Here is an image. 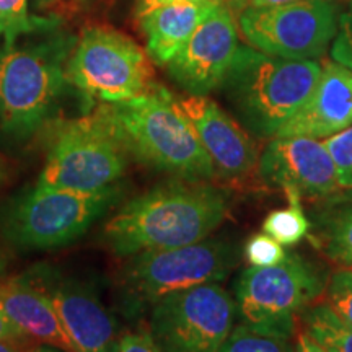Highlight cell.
<instances>
[{
  "label": "cell",
  "mask_w": 352,
  "mask_h": 352,
  "mask_svg": "<svg viewBox=\"0 0 352 352\" xmlns=\"http://www.w3.org/2000/svg\"><path fill=\"white\" fill-rule=\"evenodd\" d=\"M228 209V192L212 182L175 178L127 201L104 223L101 240L121 258L191 245L219 228Z\"/></svg>",
  "instance_id": "obj_1"
},
{
  "label": "cell",
  "mask_w": 352,
  "mask_h": 352,
  "mask_svg": "<svg viewBox=\"0 0 352 352\" xmlns=\"http://www.w3.org/2000/svg\"><path fill=\"white\" fill-rule=\"evenodd\" d=\"M127 155L179 179L212 182L214 166L179 101L153 85L138 98L101 107Z\"/></svg>",
  "instance_id": "obj_2"
},
{
  "label": "cell",
  "mask_w": 352,
  "mask_h": 352,
  "mask_svg": "<svg viewBox=\"0 0 352 352\" xmlns=\"http://www.w3.org/2000/svg\"><path fill=\"white\" fill-rule=\"evenodd\" d=\"M316 60H290L240 46L220 83L240 124L258 139L276 138L318 82Z\"/></svg>",
  "instance_id": "obj_3"
},
{
  "label": "cell",
  "mask_w": 352,
  "mask_h": 352,
  "mask_svg": "<svg viewBox=\"0 0 352 352\" xmlns=\"http://www.w3.org/2000/svg\"><path fill=\"white\" fill-rule=\"evenodd\" d=\"M121 196L118 184L85 192L38 183L10 202L2 217L3 233L21 248L69 245L113 209Z\"/></svg>",
  "instance_id": "obj_4"
},
{
  "label": "cell",
  "mask_w": 352,
  "mask_h": 352,
  "mask_svg": "<svg viewBox=\"0 0 352 352\" xmlns=\"http://www.w3.org/2000/svg\"><path fill=\"white\" fill-rule=\"evenodd\" d=\"M127 152L103 108L94 114L59 122L47 142L38 183L94 192L114 186L126 173Z\"/></svg>",
  "instance_id": "obj_5"
},
{
  "label": "cell",
  "mask_w": 352,
  "mask_h": 352,
  "mask_svg": "<svg viewBox=\"0 0 352 352\" xmlns=\"http://www.w3.org/2000/svg\"><path fill=\"white\" fill-rule=\"evenodd\" d=\"M327 272L297 253L274 266H250L235 289L236 316L254 331L289 340L296 318L327 289Z\"/></svg>",
  "instance_id": "obj_6"
},
{
  "label": "cell",
  "mask_w": 352,
  "mask_h": 352,
  "mask_svg": "<svg viewBox=\"0 0 352 352\" xmlns=\"http://www.w3.org/2000/svg\"><path fill=\"white\" fill-rule=\"evenodd\" d=\"M129 258L121 272L127 305H153L170 294L222 283L239 263V246L230 240L208 236L191 245L153 250Z\"/></svg>",
  "instance_id": "obj_7"
},
{
  "label": "cell",
  "mask_w": 352,
  "mask_h": 352,
  "mask_svg": "<svg viewBox=\"0 0 352 352\" xmlns=\"http://www.w3.org/2000/svg\"><path fill=\"white\" fill-rule=\"evenodd\" d=\"M65 78L83 94L107 103L138 98L155 85L147 52L131 38L108 28L83 33Z\"/></svg>",
  "instance_id": "obj_8"
},
{
  "label": "cell",
  "mask_w": 352,
  "mask_h": 352,
  "mask_svg": "<svg viewBox=\"0 0 352 352\" xmlns=\"http://www.w3.org/2000/svg\"><path fill=\"white\" fill-rule=\"evenodd\" d=\"M239 32L248 46L290 60H315L338 33L333 0H298L272 7H246Z\"/></svg>",
  "instance_id": "obj_9"
},
{
  "label": "cell",
  "mask_w": 352,
  "mask_h": 352,
  "mask_svg": "<svg viewBox=\"0 0 352 352\" xmlns=\"http://www.w3.org/2000/svg\"><path fill=\"white\" fill-rule=\"evenodd\" d=\"M235 318L230 294L219 284H204L153 303L148 333L162 352H219Z\"/></svg>",
  "instance_id": "obj_10"
},
{
  "label": "cell",
  "mask_w": 352,
  "mask_h": 352,
  "mask_svg": "<svg viewBox=\"0 0 352 352\" xmlns=\"http://www.w3.org/2000/svg\"><path fill=\"white\" fill-rule=\"evenodd\" d=\"M65 72L50 51H0V122L7 131L28 135L43 124L60 94Z\"/></svg>",
  "instance_id": "obj_11"
},
{
  "label": "cell",
  "mask_w": 352,
  "mask_h": 352,
  "mask_svg": "<svg viewBox=\"0 0 352 352\" xmlns=\"http://www.w3.org/2000/svg\"><path fill=\"white\" fill-rule=\"evenodd\" d=\"M32 277L47 294L77 352H118V321L90 285L52 270H36Z\"/></svg>",
  "instance_id": "obj_12"
},
{
  "label": "cell",
  "mask_w": 352,
  "mask_h": 352,
  "mask_svg": "<svg viewBox=\"0 0 352 352\" xmlns=\"http://www.w3.org/2000/svg\"><path fill=\"white\" fill-rule=\"evenodd\" d=\"M239 47V26L219 3L166 65L184 90L208 95L223 82Z\"/></svg>",
  "instance_id": "obj_13"
},
{
  "label": "cell",
  "mask_w": 352,
  "mask_h": 352,
  "mask_svg": "<svg viewBox=\"0 0 352 352\" xmlns=\"http://www.w3.org/2000/svg\"><path fill=\"white\" fill-rule=\"evenodd\" d=\"M258 171L267 184L307 197H323L341 188L327 147L310 138H274L259 157Z\"/></svg>",
  "instance_id": "obj_14"
},
{
  "label": "cell",
  "mask_w": 352,
  "mask_h": 352,
  "mask_svg": "<svg viewBox=\"0 0 352 352\" xmlns=\"http://www.w3.org/2000/svg\"><path fill=\"white\" fill-rule=\"evenodd\" d=\"M178 101L212 162L215 178L240 182L252 173L259 160L256 145L239 122L206 95H189Z\"/></svg>",
  "instance_id": "obj_15"
},
{
  "label": "cell",
  "mask_w": 352,
  "mask_h": 352,
  "mask_svg": "<svg viewBox=\"0 0 352 352\" xmlns=\"http://www.w3.org/2000/svg\"><path fill=\"white\" fill-rule=\"evenodd\" d=\"M352 124V70L338 63L321 67L318 82L303 107L276 138H331Z\"/></svg>",
  "instance_id": "obj_16"
},
{
  "label": "cell",
  "mask_w": 352,
  "mask_h": 352,
  "mask_svg": "<svg viewBox=\"0 0 352 352\" xmlns=\"http://www.w3.org/2000/svg\"><path fill=\"white\" fill-rule=\"evenodd\" d=\"M0 310L30 340L56 347L63 352H77L65 334L54 307L32 274L3 277L0 280Z\"/></svg>",
  "instance_id": "obj_17"
},
{
  "label": "cell",
  "mask_w": 352,
  "mask_h": 352,
  "mask_svg": "<svg viewBox=\"0 0 352 352\" xmlns=\"http://www.w3.org/2000/svg\"><path fill=\"white\" fill-rule=\"evenodd\" d=\"M217 6V0H173L145 13L142 26L152 59L168 64Z\"/></svg>",
  "instance_id": "obj_18"
},
{
  "label": "cell",
  "mask_w": 352,
  "mask_h": 352,
  "mask_svg": "<svg viewBox=\"0 0 352 352\" xmlns=\"http://www.w3.org/2000/svg\"><path fill=\"white\" fill-rule=\"evenodd\" d=\"M308 220L311 241L331 261L352 267V188L318 197Z\"/></svg>",
  "instance_id": "obj_19"
},
{
  "label": "cell",
  "mask_w": 352,
  "mask_h": 352,
  "mask_svg": "<svg viewBox=\"0 0 352 352\" xmlns=\"http://www.w3.org/2000/svg\"><path fill=\"white\" fill-rule=\"evenodd\" d=\"M305 331L329 352H352V327L342 321L327 302L303 310Z\"/></svg>",
  "instance_id": "obj_20"
},
{
  "label": "cell",
  "mask_w": 352,
  "mask_h": 352,
  "mask_svg": "<svg viewBox=\"0 0 352 352\" xmlns=\"http://www.w3.org/2000/svg\"><path fill=\"white\" fill-rule=\"evenodd\" d=\"M289 199V208L276 209L264 220V233L279 241L283 246L297 245L310 232V220L303 212L300 195L296 189H284Z\"/></svg>",
  "instance_id": "obj_21"
},
{
  "label": "cell",
  "mask_w": 352,
  "mask_h": 352,
  "mask_svg": "<svg viewBox=\"0 0 352 352\" xmlns=\"http://www.w3.org/2000/svg\"><path fill=\"white\" fill-rule=\"evenodd\" d=\"M219 352H294L289 340L271 336L239 324L233 327L232 333L220 347Z\"/></svg>",
  "instance_id": "obj_22"
},
{
  "label": "cell",
  "mask_w": 352,
  "mask_h": 352,
  "mask_svg": "<svg viewBox=\"0 0 352 352\" xmlns=\"http://www.w3.org/2000/svg\"><path fill=\"white\" fill-rule=\"evenodd\" d=\"M327 303L344 323L352 327V267H341L329 277Z\"/></svg>",
  "instance_id": "obj_23"
},
{
  "label": "cell",
  "mask_w": 352,
  "mask_h": 352,
  "mask_svg": "<svg viewBox=\"0 0 352 352\" xmlns=\"http://www.w3.org/2000/svg\"><path fill=\"white\" fill-rule=\"evenodd\" d=\"M336 168L341 188H352V124L323 142Z\"/></svg>",
  "instance_id": "obj_24"
},
{
  "label": "cell",
  "mask_w": 352,
  "mask_h": 352,
  "mask_svg": "<svg viewBox=\"0 0 352 352\" xmlns=\"http://www.w3.org/2000/svg\"><path fill=\"white\" fill-rule=\"evenodd\" d=\"M243 254L246 261L256 267L274 266V264L284 261L285 256H287L283 245L267 235V233H256V235H253L252 239L246 241Z\"/></svg>",
  "instance_id": "obj_25"
},
{
  "label": "cell",
  "mask_w": 352,
  "mask_h": 352,
  "mask_svg": "<svg viewBox=\"0 0 352 352\" xmlns=\"http://www.w3.org/2000/svg\"><path fill=\"white\" fill-rule=\"evenodd\" d=\"M28 28V0H0V36L10 44Z\"/></svg>",
  "instance_id": "obj_26"
},
{
  "label": "cell",
  "mask_w": 352,
  "mask_h": 352,
  "mask_svg": "<svg viewBox=\"0 0 352 352\" xmlns=\"http://www.w3.org/2000/svg\"><path fill=\"white\" fill-rule=\"evenodd\" d=\"M338 26L340 33L334 36L331 56L334 63L352 70V0H349V8L340 15Z\"/></svg>",
  "instance_id": "obj_27"
},
{
  "label": "cell",
  "mask_w": 352,
  "mask_h": 352,
  "mask_svg": "<svg viewBox=\"0 0 352 352\" xmlns=\"http://www.w3.org/2000/svg\"><path fill=\"white\" fill-rule=\"evenodd\" d=\"M118 352H162L148 331L122 334Z\"/></svg>",
  "instance_id": "obj_28"
},
{
  "label": "cell",
  "mask_w": 352,
  "mask_h": 352,
  "mask_svg": "<svg viewBox=\"0 0 352 352\" xmlns=\"http://www.w3.org/2000/svg\"><path fill=\"white\" fill-rule=\"evenodd\" d=\"M0 340H13V341H30L23 331H20L10 320L0 310Z\"/></svg>",
  "instance_id": "obj_29"
},
{
  "label": "cell",
  "mask_w": 352,
  "mask_h": 352,
  "mask_svg": "<svg viewBox=\"0 0 352 352\" xmlns=\"http://www.w3.org/2000/svg\"><path fill=\"white\" fill-rule=\"evenodd\" d=\"M296 352H329L320 344L318 341H315L307 331L300 333L297 336V344Z\"/></svg>",
  "instance_id": "obj_30"
},
{
  "label": "cell",
  "mask_w": 352,
  "mask_h": 352,
  "mask_svg": "<svg viewBox=\"0 0 352 352\" xmlns=\"http://www.w3.org/2000/svg\"><path fill=\"white\" fill-rule=\"evenodd\" d=\"M30 341H13V340H0V352H30Z\"/></svg>",
  "instance_id": "obj_31"
},
{
  "label": "cell",
  "mask_w": 352,
  "mask_h": 352,
  "mask_svg": "<svg viewBox=\"0 0 352 352\" xmlns=\"http://www.w3.org/2000/svg\"><path fill=\"white\" fill-rule=\"evenodd\" d=\"M240 2H248V7H272L298 2V0H240Z\"/></svg>",
  "instance_id": "obj_32"
},
{
  "label": "cell",
  "mask_w": 352,
  "mask_h": 352,
  "mask_svg": "<svg viewBox=\"0 0 352 352\" xmlns=\"http://www.w3.org/2000/svg\"><path fill=\"white\" fill-rule=\"evenodd\" d=\"M168 2H173V0H142V6H140V16H144L145 13H148L151 10H153V8L164 6V3H168Z\"/></svg>",
  "instance_id": "obj_33"
},
{
  "label": "cell",
  "mask_w": 352,
  "mask_h": 352,
  "mask_svg": "<svg viewBox=\"0 0 352 352\" xmlns=\"http://www.w3.org/2000/svg\"><path fill=\"white\" fill-rule=\"evenodd\" d=\"M8 175H10V170H8L6 160H3V158L0 157V186H2V184L7 182Z\"/></svg>",
  "instance_id": "obj_34"
},
{
  "label": "cell",
  "mask_w": 352,
  "mask_h": 352,
  "mask_svg": "<svg viewBox=\"0 0 352 352\" xmlns=\"http://www.w3.org/2000/svg\"><path fill=\"white\" fill-rule=\"evenodd\" d=\"M30 352H59L56 351V347H47V346H39V347H33Z\"/></svg>",
  "instance_id": "obj_35"
},
{
  "label": "cell",
  "mask_w": 352,
  "mask_h": 352,
  "mask_svg": "<svg viewBox=\"0 0 352 352\" xmlns=\"http://www.w3.org/2000/svg\"><path fill=\"white\" fill-rule=\"evenodd\" d=\"M6 259H3L2 254H0V280L3 279V272H6Z\"/></svg>",
  "instance_id": "obj_36"
}]
</instances>
